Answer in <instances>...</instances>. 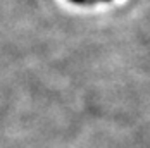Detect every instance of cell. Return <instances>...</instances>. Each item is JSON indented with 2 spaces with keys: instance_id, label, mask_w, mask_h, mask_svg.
<instances>
[{
  "instance_id": "obj_1",
  "label": "cell",
  "mask_w": 150,
  "mask_h": 148,
  "mask_svg": "<svg viewBox=\"0 0 150 148\" xmlns=\"http://www.w3.org/2000/svg\"><path fill=\"white\" fill-rule=\"evenodd\" d=\"M73 2H78V4H79V2H85V0H73Z\"/></svg>"
}]
</instances>
